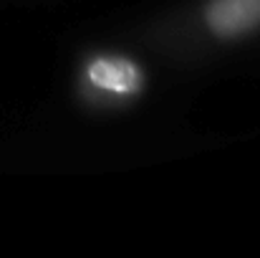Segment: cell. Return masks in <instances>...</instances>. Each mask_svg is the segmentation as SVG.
I'll return each mask as SVG.
<instances>
[{
    "mask_svg": "<svg viewBox=\"0 0 260 258\" xmlns=\"http://www.w3.org/2000/svg\"><path fill=\"white\" fill-rule=\"evenodd\" d=\"M81 81L88 94L106 101H129L144 91V69L124 53H96L84 64Z\"/></svg>",
    "mask_w": 260,
    "mask_h": 258,
    "instance_id": "1",
    "label": "cell"
},
{
    "mask_svg": "<svg viewBox=\"0 0 260 258\" xmlns=\"http://www.w3.org/2000/svg\"><path fill=\"white\" fill-rule=\"evenodd\" d=\"M202 23L215 38H245L260 31V0H207Z\"/></svg>",
    "mask_w": 260,
    "mask_h": 258,
    "instance_id": "2",
    "label": "cell"
}]
</instances>
